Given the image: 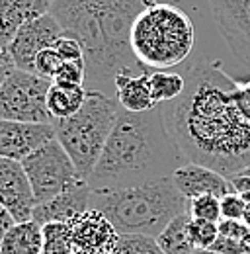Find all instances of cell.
Returning a JSON list of instances; mask_svg holds the SVG:
<instances>
[{
  "instance_id": "cell-1",
  "label": "cell",
  "mask_w": 250,
  "mask_h": 254,
  "mask_svg": "<svg viewBox=\"0 0 250 254\" xmlns=\"http://www.w3.org/2000/svg\"><path fill=\"white\" fill-rule=\"evenodd\" d=\"M237 80L221 63L189 68L186 88L170 102L166 126L188 162L231 178L250 166V122L237 108Z\"/></svg>"
},
{
  "instance_id": "cell-2",
  "label": "cell",
  "mask_w": 250,
  "mask_h": 254,
  "mask_svg": "<svg viewBox=\"0 0 250 254\" xmlns=\"http://www.w3.org/2000/svg\"><path fill=\"white\" fill-rule=\"evenodd\" d=\"M158 0H53L51 16L84 51L86 90L106 92L120 72L145 68L131 51V28L137 16Z\"/></svg>"
},
{
  "instance_id": "cell-3",
  "label": "cell",
  "mask_w": 250,
  "mask_h": 254,
  "mask_svg": "<svg viewBox=\"0 0 250 254\" xmlns=\"http://www.w3.org/2000/svg\"><path fill=\"white\" fill-rule=\"evenodd\" d=\"M186 162L170 135L162 106L143 114L122 108L104 153L86 182L92 191L147 186L172 178Z\"/></svg>"
},
{
  "instance_id": "cell-4",
  "label": "cell",
  "mask_w": 250,
  "mask_h": 254,
  "mask_svg": "<svg viewBox=\"0 0 250 254\" xmlns=\"http://www.w3.org/2000/svg\"><path fill=\"white\" fill-rule=\"evenodd\" d=\"M90 207L102 211L120 235L156 239L168 223L186 211L188 199L168 178L125 190L92 191Z\"/></svg>"
},
{
  "instance_id": "cell-5",
  "label": "cell",
  "mask_w": 250,
  "mask_h": 254,
  "mask_svg": "<svg viewBox=\"0 0 250 254\" xmlns=\"http://www.w3.org/2000/svg\"><path fill=\"white\" fill-rule=\"evenodd\" d=\"M195 30L191 18L170 2L145 8L131 28V51L145 70H168L193 49Z\"/></svg>"
},
{
  "instance_id": "cell-6",
  "label": "cell",
  "mask_w": 250,
  "mask_h": 254,
  "mask_svg": "<svg viewBox=\"0 0 250 254\" xmlns=\"http://www.w3.org/2000/svg\"><path fill=\"white\" fill-rule=\"evenodd\" d=\"M118 100L100 90H88L84 106L66 120L53 122L55 137L72 159L78 176L88 180L120 118Z\"/></svg>"
},
{
  "instance_id": "cell-7",
  "label": "cell",
  "mask_w": 250,
  "mask_h": 254,
  "mask_svg": "<svg viewBox=\"0 0 250 254\" xmlns=\"http://www.w3.org/2000/svg\"><path fill=\"white\" fill-rule=\"evenodd\" d=\"M51 80L12 66L0 86V120L24 124H53L47 110Z\"/></svg>"
},
{
  "instance_id": "cell-8",
  "label": "cell",
  "mask_w": 250,
  "mask_h": 254,
  "mask_svg": "<svg viewBox=\"0 0 250 254\" xmlns=\"http://www.w3.org/2000/svg\"><path fill=\"white\" fill-rule=\"evenodd\" d=\"M22 166L28 174L35 203L49 201L78 180H82L72 159L62 149L57 137L39 147L26 160H22Z\"/></svg>"
},
{
  "instance_id": "cell-9",
  "label": "cell",
  "mask_w": 250,
  "mask_h": 254,
  "mask_svg": "<svg viewBox=\"0 0 250 254\" xmlns=\"http://www.w3.org/2000/svg\"><path fill=\"white\" fill-rule=\"evenodd\" d=\"M62 35H64V30L59 26V22L51 14H45L37 20L28 22L16 33L14 41L8 47V57L16 68L35 72L37 55L43 49L53 47Z\"/></svg>"
},
{
  "instance_id": "cell-10",
  "label": "cell",
  "mask_w": 250,
  "mask_h": 254,
  "mask_svg": "<svg viewBox=\"0 0 250 254\" xmlns=\"http://www.w3.org/2000/svg\"><path fill=\"white\" fill-rule=\"evenodd\" d=\"M233 57L250 72V0H209Z\"/></svg>"
},
{
  "instance_id": "cell-11",
  "label": "cell",
  "mask_w": 250,
  "mask_h": 254,
  "mask_svg": "<svg viewBox=\"0 0 250 254\" xmlns=\"http://www.w3.org/2000/svg\"><path fill=\"white\" fill-rule=\"evenodd\" d=\"M74 251L80 254H116L122 235L98 209H86L68 221Z\"/></svg>"
},
{
  "instance_id": "cell-12",
  "label": "cell",
  "mask_w": 250,
  "mask_h": 254,
  "mask_svg": "<svg viewBox=\"0 0 250 254\" xmlns=\"http://www.w3.org/2000/svg\"><path fill=\"white\" fill-rule=\"evenodd\" d=\"M0 203L10 211L16 223L31 221L35 197L22 162L0 159Z\"/></svg>"
},
{
  "instance_id": "cell-13",
  "label": "cell",
  "mask_w": 250,
  "mask_h": 254,
  "mask_svg": "<svg viewBox=\"0 0 250 254\" xmlns=\"http://www.w3.org/2000/svg\"><path fill=\"white\" fill-rule=\"evenodd\" d=\"M53 139V124H24L0 120V159L22 162Z\"/></svg>"
},
{
  "instance_id": "cell-14",
  "label": "cell",
  "mask_w": 250,
  "mask_h": 254,
  "mask_svg": "<svg viewBox=\"0 0 250 254\" xmlns=\"http://www.w3.org/2000/svg\"><path fill=\"white\" fill-rule=\"evenodd\" d=\"M90 199H92V190L86 180H78L70 188L55 195L49 201L37 203L33 209V221L39 225L47 223H68L76 215L84 213L90 209Z\"/></svg>"
},
{
  "instance_id": "cell-15",
  "label": "cell",
  "mask_w": 250,
  "mask_h": 254,
  "mask_svg": "<svg viewBox=\"0 0 250 254\" xmlns=\"http://www.w3.org/2000/svg\"><path fill=\"white\" fill-rule=\"evenodd\" d=\"M172 182H174L176 190L180 191L186 199H193V197H199V195L223 197V195L235 191L231 180L227 176L219 174L213 168H207V166L195 164V162H186L184 166H180L174 172Z\"/></svg>"
},
{
  "instance_id": "cell-16",
  "label": "cell",
  "mask_w": 250,
  "mask_h": 254,
  "mask_svg": "<svg viewBox=\"0 0 250 254\" xmlns=\"http://www.w3.org/2000/svg\"><path fill=\"white\" fill-rule=\"evenodd\" d=\"M53 0H0V53H8L16 33L28 22L51 12Z\"/></svg>"
},
{
  "instance_id": "cell-17",
  "label": "cell",
  "mask_w": 250,
  "mask_h": 254,
  "mask_svg": "<svg viewBox=\"0 0 250 254\" xmlns=\"http://www.w3.org/2000/svg\"><path fill=\"white\" fill-rule=\"evenodd\" d=\"M153 70H145L141 74H131V72H120L114 78V92L120 106L133 112V114H143L155 110L156 104L151 96L149 86V76Z\"/></svg>"
},
{
  "instance_id": "cell-18",
  "label": "cell",
  "mask_w": 250,
  "mask_h": 254,
  "mask_svg": "<svg viewBox=\"0 0 250 254\" xmlns=\"http://www.w3.org/2000/svg\"><path fill=\"white\" fill-rule=\"evenodd\" d=\"M43 253V225L37 221L16 223L2 239L0 254H41Z\"/></svg>"
},
{
  "instance_id": "cell-19",
  "label": "cell",
  "mask_w": 250,
  "mask_h": 254,
  "mask_svg": "<svg viewBox=\"0 0 250 254\" xmlns=\"http://www.w3.org/2000/svg\"><path fill=\"white\" fill-rule=\"evenodd\" d=\"M88 90L78 84H64L53 82L47 92V110L53 118V122L72 118L86 102Z\"/></svg>"
},
{
  "instance_id": "cell-20",
  "label": "cell",
  "mask_w": 250,
  "mask_h": 254,
  "mask_svg": "<svg viewBox=\"0 0 250 254\" xmlns=\"http://www.w3.org/2000/svg\"><path fill=\"white\" fill-rule=\"evenodd\" d=\"M189 213L184 211L182 215H178L174 221L168 223V227L156 237V245L160 247V251L164 254H191L195 251V247L191 245L189 239Z\"/></svg>"
},
{
  "instance_id": "cell-21",
  "label": "cell",
  "mask_w": 250,
  "mask_h": 254,
  "mask_svg": "<svg viewBox=\"0 0 250 254\" xmlns=\"http://www.w3.org/2000/svg\"><path fill=\"white\" fill-rule=\"evenodd\" d=\"M151 96L156 106H162L166 102H174L186 88V78L178 72L168 70H153L149 76Z\"/></svg>"
},
{
  "instance_id": "cell-22",
  "label": "cell",
  "mask_w": 250,
  "mask_h": 254,
  "mask_svg": "<svg viewBox=\"0 0 250 254\" xmlns=\"http://www.w3.org/2000/svg\"><path fill=\"white\" fill-rule=\"evenodd\" d=\"M72 235L68 223L43 225V253L41 254H74Z\"/></svg>"
},
{
  "instance_id": "cell-23",
  "label": "cell",
  "mask_w": 250,
  "mask_h": 254,
  "mask_svg": "<svg viewBox=\"0 0 250 254\" xmlns=\"http://www.w3.org/2000/svg\"><path fill=\"white\" fill-rule=\"evenodd\" d=\"M186 211L191 219H203V221H221V197L217 195H199L193 199H188Z\"/></svg>"
},
{
  "instance_id": "cell-24",
  "label": "cell",
  "mask_w": 250,
  "mask_h": 254,
  "mask_svg": "<svg viewBox=\"0 0 250 254\" xmlns=\"http://www.w3.org/2000/svg\"><path fill=\"white\" fill-rule=\"evenodd\" d=\"M188 229H189V239L195 251H209L219 239V223L191 219Z\"/></svg>"
},
{
  "instance_id": "cell-25",
  "label": "cell",
  "mask_w": 250,
  "mask_h": 254,
  "mask_svg": "<svg viewBox=\"0 0 250 254\" xmlns=\"http://www.w3.org/2000/svg\"><path fill=\"white\" fill-rule=\"evenodd\" d=\"M116 254H164L155 239L143 235H122Z\"/></svg>"
},
{
  "instance_id": "cell-26",
  "label": "cell",
  "mask_w": 250,
  "mask_h": 254,
  "mask_svg": "<svg viewBox=\"0 0 250 254\" xmlns=\"http://www.w3.org/2000/svg\"><path fill=\"white\" fill-rule=\"evenodd\" d=\"M53 82L84 86V82H86V64H84V61H62Z\"/></svg>"
},
{
  "instance_id": "cell-27",
  "label": "cell",
  "mask_w": 250,
  "mask_h": 254,
  "mask_svg": "<svg viewBox=\"0 0 250 254\" xmlns=\"http://www.w3.org/2000/svg\"><path fill=\"white\" fill-rule=\"evenodd\" d=\"M61 63H62V59L57 55V51H55L53 47L43 49V51L37 55V59H35V74H39V76H43V78H47V80L53 82Z\"/></svg>"
},
{
  "instance_id": "cell-28",
  "label": "cell",
  "mask_w": 250,
  "mask_h": 254,
  "mask_svg": "<svg viewBox=\"0 0 250 254\" xmlns=\"http://www.w3.org/2000/svg\"><path fill=\"white\" fill-rule=\"evenodd\" d=\"M219 235L229 237L237 243L250 247V227L243 219H221L219 221Z\"/></svg>"
},
{
  "instance_id": "cell-29",
  "label": "cell",
  "mask_w": 250,
  "mask_h": 254,
  "mask_svg": "<svg viewBox=\"0 0 250 254\" xmlns=\"http://www.w3.org/2000/svg\"><path fill=\"white\" fill-rule=\"evenodd\" d=\"M247 205L239 191H231L221 197V219H243Z\"/></svg>"
},
{
  "instance_id": "cell-30",
  "label": "cell",
  "mask_w": 250,
  "mask_h": 254,
  "mask_svg": "<svg viewBox=\"0 0 250 254\" xmlns=\"http://www.w3.org/2000/svg\"><path fill=\"white\" fill-rule=\"evenodd\" d=\"M53 49L57 51V55L62 61H84V51L82 45L78 43V39L70 37L68 33H64L61 39L53 45Z\"/></svg>"
},
{
  "instance_id": "cell-31",
  "label": "cell",
  "mask_w": 250,
  "mask_h": 254,
  "mask_svg": "<svg viewBox=\"0 0 250 254\" xmlns=\"http://www.w3.org/2000/svg\"><path fill=\"white\" fill-rule=\"evenodd\" d=\"M209 251L219 253V254H249L250 247L243 245V243H237V241H233V239H229V237L219 235V239L215 241V245H213Z\"/></svg>"
},
{
  "instance_id": "cell-32",
  "label": "cell",
  "mask_w": 250,
  "mask_h": 254,
  "mask_svg": "<svg viewBox=\"0 0 250 254\" xmlns=\"http://www.w3.org/2000/svg\"><path fill=\"white\" fill-rule=\"evenodd\" d=\"M233 96H235V102H237V108L239 112L243 114V118L250 122V84H243V82H237L235 90H233Z\"/></svg>"
},
{
  "instance_id": "cell-33",
  "label": "cell",
  "mask_w": 250,
  "mask_h": 254,
  "mask_svg": "<svg viewBox=\"0 0 250 254\" xmlns=\"http://www.w3.org/2000/svg\"><path fill=\"white\" fill-rule=\"evenodd\" d=\"M16 225V221H14V217L10 215V211L0 203V243H2V239H4V235L12 229Z\"/></svg>"
},
{
  "instance_id": "cell-34",
  "label": "cell",
  "mask_w": 250,
  "mask_h": 254,
  "mask_svg": "<svg viewBox=\"0 0 250 254\" xmlns=\"http://www.w3.org/2000/svg\"><path fill=\"white\" fill-rule=\"evenodd\" d=\"M10 68H12V64H0V86H2V82H4V78H6Z\"/></svg>"
},
{
  "instance_id": "cell-35",
  "label": "cell",
  "mask_w": 250,
  "mask_h": 254,
  "mask_svg": "<svg viewBox=\"0 0 250 254\" xmlns=\"http://www.w3.org/2000/svg\"><path fill=\"white\" fill-rule=\"evenodd\" d=\"M237 82H243V84H250V72H245L241 76H233Z\"/></svg>"
},
{
  "instance_id": "cell-36",
  "label": "cell",
  "mask_w": 250,
  "mask_h": 254,
  "mask_svg": "<svg viewBox=\"0 0 250 254\" xmlns=\"http://www.w3.org/2000/svg\"><path fill=\"white\" fill-rule=\"evenodd\" d=\"M0 64H12L10 57H8V53H0ZM12 66H14V64H12Z\"/></svg>"
},
{
  "instance_id": "cell-37",
  "label": "cell",
  "mask_w": 250,
  "mask_h": 254,
  "mask_svg": "<svg viewBox=\"0 0 250 254\" xmlns=\"http://www.w3.org/2000/svg\"><path fill=\"white\" fill-rule=\"evenodd\" d=\"M191 254H219V253H213V251H193Z\"/></svg>"
},
{
  "instance_id": "cell-38",
  "label": "cell",
  "mask_w": 250,
  "mask_h": 254,
  "mask_svg": "<svg viewBox=\"0 0 250 254\" xmlns=\"http://www.w3.org/2000/svg\"><path fill=\"white\" fill-rule=\"evenodd\" d=\"M241 174H245V176H249V178H250V166H249V168H245Z\"/></svg>"
},
{
  "instance_id": "cell-39",
  "label": "cell",
  "mask_w": 250,
  "mask_h": 254,
  "mask_svg": "<svg viewBox=\"0 0 250 254\" xmlns=\"http://www.w3.org/2000/svg\"><path fill=\"white\" fill-rule=\"evenodd\" d=\"M249 254H250V253H249Z\"/></svg>"
}]
</instances>
